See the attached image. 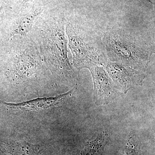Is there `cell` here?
<instances>
[{"label": "cell", "mask_w": 155, "mask_h": 155, "mask_svg": "<svg viewBox=\"0 0 155 155\" xmlns=\"http://www.w3.org/2000/svg\"><path fill=\"white\" fill-rule=\"evenodd\" d=\"M40 23L37 36L45 63L61 80L76 81L77 74L68 57L65 18L62 15H51Z\"/></svg>", "instance_id": "cell-1"}, {"label": "cell", "mask_w": 155, "mask_h": 155, "mask_svg": "<svg viewBox=\"0 0 155 155\" xmlns=\"http://www.w3.org/2000/svg\"><path fill=\"white\" fill-rule=\"evenodd\" d=\"M102 39L103 48L109 61L144 72L148 66L154 48L123 29L111 28Z\"/></svg>", "instance_id": "cell-2"}, {"label": "cell", "mask_w": 155, "mask_h": 155, "mask_svg": "<svg viewBox=\"0 0 155 155\" xmlns=\"http://www.w3.org/2000/svg\"><path fill=\"white\" fill-rule=\"evenodd\" d=\"M66 34L73 56V66L78 70L104 66L108 61L102 39L91 31L77 24L68 22Z\"/></svg>", "instance_id": "cell-3"}, {"label": "cell", "mask_w": 155, "mask_h": 155, "mask_svg": "<svg viewBox=\"0 0 155 155\" xmlns=\"http://www.w3.org/2000/svg\"><path fill=\"white\" fill-rule=\"evenodd\" d=\"M11 71L18 80H25L34 76L41 64V57L35 45L27 41L17 46L10 57Z\"/></svg>", "instance_id": "cell-4"}, {"label": "cell", "mask_w": 155, "mask_h": 155, "mask_svg": "<svg viewBox=\"0 0 155 155\" xmlns=\"http://www.w3.org/2000/svg\"><path fill=\"white\" fill-rule=\"evenodd\" d=\"M118 90L127 93L130 89L142 86L146 75L143 72L108 60L104 65Z\"/></svg>", "instance_id": "cell-5"}, {"label": "cell", "mask_w": 155, "mask_h": 155, "mask_svg": "<svg viewBox=\"0 0 155 155\" xmlns=\"http://www.w3.org/2000/svg\"><path fill=\"white\" fill-rule=\"evenodd\" d=\"M94 84V100L97 106L108 104L114 99L118 89L104 66H94L89 69Z\"/></svg>", "instance_id": "cell-6"}, {"label": "cell", "mask_w": 155, "mask_h": 155, "mask_svg": "<svg viewBox=\"0 0 155 155\" xmlns=\"http://www.w3.org/2000/svg\"><path fill=\"white\" fill-rule=\"evenodd\" d=\"M75 90V87L69 91L51 97L38 98L28 101L18 103H9L0 100V104L6 107L21 112H30L41 110L54 107L62 102L71 96Z\"/></svg>", "instance_id": "cell-7"}, {"label": "cell", "mask_w": 155, "mask_h": 155, "mask_svg": "<svg viewBox=\"0 0 155 155\" xmlns=\"http://www.w3.org/2000/svg\"><path fill=\"white\" fill-rule=\"evenodd\" d=\"M43 9L40 6L33 7L29 12L18 16L13 22L10 33L11 38L16 35L26 38L35 19L41 15Z\"/></svg>", "instance_id": "cell-8"}, {"label": "cell", "mask_w": 155, "mask_h": 155, "mask_svg": "<svg viewBox=\"0 0 155 155\" xmlns=\"http://www.w3.org/2000/svg\"><path fill=\"white\" fill-rule=\"evenodd\" d=\"M40 148L25 141L4 140L0 141V155H38Z\"/></svg>", "instance_id": "cell-9"}, {"label": "cell", "mask_w": 155, "mask_h": 155, "mask_svg": "<svg viewBox=\"0 0 155 155\" xmlns=\"http://www.w3.org/2000/svg\"><path fill=\"white\" fill-rule=\"evenodd\" d=\"M107 134L101 132L94 140L87 142L76 155H97L107 144Z\"/></svg>", "instance_id": "cell-10"}, {"label": "cell", "mask_w": 155, "mask_h": 155, "mask_svg": "<svg viewBox=\"0 0 155 155\" xmlns=\"http://www.w3.org/2000/svg\"><path fill=\"white\" fill-rule=\"evenodd\" d=\"M123 155H138L136 136L134 132H130L129 134Z\"/></svg>", "instance_id": "cell-11"}, {"label": "cell", "mask_w": 155, "mask_h": 155, "mask_svg": "<svg viewBox=\"0 0 155 155\" xmlns=\"http://www.w3.org/2000/svg\"><path fill=\"white\" fill-rule=\"evenodd\" d=\"M33 0H23L20 5V10L21 11H25V9L28 8L31 4Z\"/></svg>", "instance_id": "cell-12"}, {"label": "cell", "mask_w": 155, "mask_h": 155, "mask_svg": "<svg viewBox=\"0 0 155 155\" xmlns=\"http://www.w3.org/2000/svg\"><path fill=\"white\" fill-rule=\"evenodd\" d=\"M3 8V3L2 0H0V17H1V12Z\"/></svg>", "instance_id": "cell-13"}, {"label": "cell", "mask_w": 155, "mask_h": 155, "mask_svg": "<svg viewBox=\"0 0 155 155\" xmlns=\"http://www.w3.org/2000/svg\"><path fill=\"white\" fill-rule=\"evenodd\" d=\"M0 21H1V17H0Z\"/></svg>", "instance_id": "cell-14"}]
</instances>
